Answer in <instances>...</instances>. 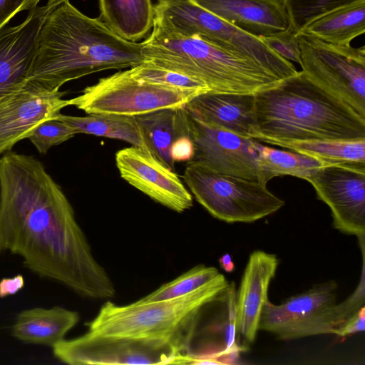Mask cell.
<instances>
[{"instance_id":"1","label":"cell","mask_w":365,"mask_h":365,"mask_svg":"<svg viewBox=\"0 0 365 365\" xmlns=\"http://www.w3.org/2000/svg\"><path fill=\"white\" fill-rule=\"evenodd\" d=\"M5 252L81 297L115 295L62 188L38 160L9 151L0 158V255Z\"/></svg>"},{"instance_id":"2","label":"cell","mask_w":365,"mask_h":365,"mask_svg":"<svg viewBox=\"0 0 365 365\" xmlns=\"http://www.w3.org/2000/svg\"><path fill=\"white\" fill-rule=\"evenodd\" d=\"M143 61L141 43L122 38L100 18L85 15L70 0H60L40 31L29 81L58 91L68 81Z\"/></svg>"},{"instance_id":"3","label":"cell","mask_w":365,"mask_h":365,"mask_svg":"<svg viewBox=\"0 0 365 365\" xmlns=\"http://www.w3.org/2000/svg\"><path fill=\"white\" fill-rule=\"evenodd\" d=\"M251 138L276 145L365 140V118L301 71L255 94Z\"/></svg>"},{"instance_id":"4","label":"cell","mask_w":365,"mask_h":365,"mask_svg":"<svg viewBox=\"0 0 365 365\" xmlns=\"http://www.w3.org/2000/svg\"><path fill=\"white\" fill-rule=\"evenodd\" d=\"M141 43L143 61L188 76L209 91L255 94L282 79L255 61L198 36L174 34L153 24Z\"/></svg>"},{"instance_id":"5","label":"cell","mask_w":365,"mask_h":365,"mask_svg":"<svg viewBox=\"0 0 365 365\" xmlns=\"http://www.w3.org/2000/svg\"><path fill=\"white\" fill-rule=\"evenodd\" d=\"M229 282L220 273L200 288L173 299L135 301L123 306L107 301L96 317L86 323L88 331L103 336L172 339L189 346L202 309Z\"/></svg>"},{"instance_id":"6","label":"cell","mask_w":365,"mask_h":365,"mask_svg":"<svg viewBox=\"0 0 365 365\" xmlns=\"http://www.w3.org/2000/svg\"><path fill=\"white\" fill-rule=\"evenodd\" d=\"M336 282L329 280L292 296L280 304L267 299L262 310L259 329L283 340L336 334L344 322L364 306V263L358 287L340 304L336 301Z\"/></svg>"},{"instance_id":"7","label":"cell","mask_w":365,"mask_h":365,"mask_svg":"<svg viewBox=\"0 0 365 365\" xmlns=\"http://www.w3.org/2000/svg\"><path fill=\"white\" fill-rule=\"evenodd\" d=\"M153 24L182 36H198L248 58L284 80L297 73L293 63L277 54L262 41L228 24L194 0H158Z\"/></svg>"},{"instance_id":"8","label":"cell","mask_w":365,"mask_h":365,"mask_svg":"<svg viewBox=\"0 0 365 365\" xmlns=\"http://www.w3.org/2000/svg\"><path fill=\"white\" fill-rule=\"evenodd\" d=\"M183 179L192 195L212 217L228 223L255 222L285 204L267 185L214 173L190 162Z\"/></svg>"},{"instance_id":"9","label":"cell","mask_w":365,"mask_h":365,"mask_svg":"<svg viewBox=\"0 0 365 365\" xmlns=\"http://www.w3.org/2000/svg\"><path fill=\"white\" fill-rule=\"evenodd\" d=\"M189 346L177 340L141 339L87 333L63 339L52 347L53 356L69 365L180 364Z\"/></svg>"},{"instance_id":"10","label":"cell","mask_w":365,"mask_h":365,"mask_svg":"<svg viewBox=\"0 0 365 365\" xmlns=\"http://www.w3.org/2000/svg\"><path fill=\"white\" fill-rule=\"evenodd\" d=\"M199 94L143 82L125 70L98 79L68 101L70 106L87 114L135 117L160 109L185 107Z\"/></svg>"},{"instance_id":"11","label":"cell","mask_w":365,"mask_h":365,"mask_svg":"<svg viewBox=\"0 0 365 365\" xmlns=\"http://www.w3.org/2000/svg\"><path fill=\"white\" fill-rule=\"evenodd\" d=\"M302 71L365 118V47L336 45L297 32Z\"/></svg>"},{"instance_id":"12","label":"cell","mask_w":365,"mask_h":365,"mask_svg":"<svg viewBox=\"0 0 365 365\" xmlns=\"http://www.w3.org/2000/svg\"><path fill=\"white\" fill-rule=\"evenodd\" d=\"M187 115L195 149L189 162L214 173L267 185L259 165L257 140L205 124L188 112Z\"/></svg>"},{"instance_id":"13","label":"cell","mask_w":365,"mask_h":365,"mask_svg":"<svg viewBox=\"0 0 365 365\" xmlns=\"http://www.w3.org/2000/svg\"><path fill=\"white\" fill-rule=\"evenodd\" d=\"M305 180L331 210L334 227L358 238L365 235V163L325 165Z\"/></svg>"},{"instance_id":"14","label":"cell","mask_w":365,"mask_h":365,"mask_svg":"<svg viewBox=\"0 0 365 365\" xmlns=\"http://www.w3.org/2000/svg\"><path fill=\"white\" fill-rule=\"evenodd\" d=\"M59 1L48 0L20 24L0 29V107L29 82L40 31Z\"/></svg>"},{"instance_id":"15","label":"cell","mask_w":365,"mask_h":365,"mask_svg":"<svg viewBox=\"0 0 365 365\" xmlns=\"http://www.w3.org/2000/svg\"><path fill=\"white\" fill-rule=\"evenodd\" d=\"M120 177L155 202L182 212L193 205L192 195L175 171L151 153L131 146L115 153Z\"/></svg>"},{"instance_id":"16","label":"cell","mask_w":365,"mask_h":365,"mask_svg":"<svg viewBox=\"0 0 365 365\" xmlns=\"http://www.w3.org/2000/svg\"><path fill=\"white\" fill-rule=\"evenodd\" d=\"M65 92L27 84L0 107V154L9 151L21 140L28 138L40 123L56 118L70 106Z\"/></svg>"},{"instance_id":"17","label":"cell","mask_w":365,"mask_h":365,"mask_svg":"<svg viewBox=\"0 0 365 365\" xmlns=\"http://www.w3.org/2000/svg\"><path fill=\"white\" fill-rule=\"evenodd\" d=\"M279 260L275 255L262 250L252 252L236 295V335L238 345L246 351L259 330L263 306Z\"/></svg>"},{"instance_id":"18","label":"cell","mask_w":365,"mask_h":365,"mask_svg":"<svg viewBox=\"0 0 365 365\" xmlns=\"http://www.w3.org/2000/svg\"><path fill=\"white\" fill-rule=\"evenodd\" d=\"M220 19L255 37L287 30L290 21L284 0H194Z\"/></svg>"},{"instance_id":"19","label":"cell","mask_w":365,"mask_h":365,"mask_svg":"<svg viewBox=\"0 0 365 365\" xmlns=\"http://www.w3.org/2000/svg\"><path fill=\"white\" fill-rule=\"evenodd\" d=\"M254 104L255 94L207 91L185 108L205 124L252 138Z\"/></svg>"},{"instance_id":"20","label":"cell","mask_w":365,"mask_h":365,"mask_svg":"<svg viewBox=\"0 0 365 365\" xmlns=\"http://www.w3.org/2000/svg\"><path fill=\"white\" fill-rule=\"evenodd\" d=\"M79 320L77 312L59 306L26 309L16 315L11 335L24 343L52 348L65 339Z\"/></svg>"},{"instance_id":"21","label":"cell","mask_w":365,"mask_h":365,"mask_svg":"<svg viewBox=\"0 0 365 365\" xmlns=\"http://www.w3.org/2000/svg\"><path fill=\"white\" fill-rule=\"evenodd\" d=\"M153 155L175 171L170 148L182 135H190L188 115L185 107L155 110L135 116Z\"/></svg>"},{"instance_id":"22","label":"cell","mask_w":365,"mask_h":365,"mask_svg":"<svg viewBox=\"0 0 365 365\" xmlns=\"http://www.w3.org/2000/svg\"><path fill=\"white\" fill-rule=\"evenodd\" d=\"M100 19L116 35L135 42L153 27L151 0H98Z\"/></svg>"},{"instance_id":"23","label":"cell","mask_w":365,"mask_h":365,"mask_svg":"<svg viewBox=\"0 0 365 365\" xmlns=\"http://www.w3.org/2000/svg\"><path fill=\"white\" fill-rule=\"evenodd\" d=\"M299 32L333 44L351 45L354 39L365 32V0L326 13Z\"/></svg>"},{"instance_id":"24","label":"cell","mask_w":365,"mask_h":365,"mask_svg":"<svg viewBox=\"0 0 365 365\" xmlns=\"http://www.w3.org/2000/svg\"><path fill=\"white\" fill-rule=\"evenodd\" d=\"M54 119L68 124L77 134L84 133L123 140L151 153L135 117L96 113L73 116L59 113Z\"/></svg>"},{"instance_id":"25","label":"cell","mask_w":365,"mask_h":365,"mask_svg":"<svg viewBox=\"0 0 365 365\" xmlns=\"http://www.w3.org/2000/svg\"><path fill=\"white\" fill-rule=\"evenodd\" d=\"M257 148L266 184L273 178L282 175H291L305 180L316 170L327 165L317 158L296 152L273 148L259 142Z\"/></svg>"},{"instance_id":"26","label":"cell","mask_w":365,"mask_h":365,"mask_svg":"<svg viewBox=\"0 0 365 365\" xmlns=\"http://www.w3.org/2000/svg\"><path fill=\"white\" fill-rule=\"evenodd\" d=\"M278 146L317 158L327 165L365 163V140L292 141Z\"/></svg>"},{"instance_id":"27","label":"cell","mask_w":365,"mask_h":365,"mask_svg":"<svg viewBox=\"0 0 365 365\" xmlns=\"http://www.w3.org/2000/svg\"><path fill=\"white\" fill-rule=\"evenodd\" d=\"M219 274L217 269L214 267L199 264L175 279L162 284L138 301L151 302L176 298L200 288L212 281Z\"/></svg>"},{"instance_id":"28","label":"cell","mask_w":365,"mask_h":365,"mask_svg":"<svg viewBox=\"0 0 365 365\" xmlns=\"http://www.w3.org/2000/svg\"><path fill=\"white\" fill-rule=\"evenodd\" d=\"M127 71L139 81L157 86L200 93L209 91L204 84L188 76L146 61L129 68Z\"/></svg>"},{"instance_id":"29","label":"cell","mask_w":365,"mask_h":365,"mask_svg":"<svg viewBox=\"0 0 365 365\" xmlns=\"http://www.w3.org/2000/svg\"><path fill=\"white\" fill-rule=\"evenodd\" d=\"M361 0H284L291 28L297 33L320 16Z\"/></svg>"},{"instance_id":"30","label":"cell","mask_w":365,"mask_h":365,"mask_svg":"<svg viewBox=\"0 0 365 365\" xmlns=\"http://www.w3.org/2000/svg\"><path fill=\"white\" fill-rule=\"evenodd\" d=\"M76 132L68 124L57 119L46 120L37 125L28 138L40 153L75 136Z\"/></svg>"},{"instance_id":"31","label":"cell","mask_w":365,"mask_h":365,"mask_svg":"<svg viewBox=\"0 0 365 365\" xmlns=\"http://www.w3.org/2000/svg\"><path fill=\"white\" fill-rule=\"evenodd\" d=\"M297 34L290 26L285 31L259 38L282 58L299 64L300 48Z\"/></svg>"},{"instance_id":"32","label":"cell","mask_w":365,"mask_h":365,"mask_svg":"<svg viewBox=\"0 0 365 365\" xmlns=\"http://www.w3.org/2000/svg\"><path fill=\"white\" fill-rule=\"evenodd\" d=\"M41 0H0V29L18 13L31 11Z\"/></svg>"},{"instance_id":"33","label":"cell","mask_w":365,"mask_h":365,"mask_svg":"<svg viewBox=\"0 0 365 365\" xmlns=\"http://www.w3.org/2000/svg\"><path fill=\"white\" fill-rule=\"evenodd\" d=\"M194 153V144L190 135L179 137L170 148V156L175 163L190 161Z\"/></svg>"},{"instance_id":"34","label":"cell","mask_w":365,"mask_h":365,"mask_svg":"<svg viewBox=\"0 0 365 365\" xmlns=\"http://www.w3.org/2000/svg\"><path fill=\"white\" fill-rule=\"evenodd\" d=\"M364 329L365 307L363 306L344 322L339 329L336 335L340 337H346L359 332H363Z\"/></svg>"},{"instance_id":"35","label":"cell","mask_w":365,"mask_h":365,"mask_svg":"<svg viewBox=\"0 0 365 365\" xmlns=\"http://www.w3.org/2000/svg\"><path fill=\"white\" fill-rule=\"evenodd\" d=\"M25 285V279L19 274L12 277H4L0 279V298L14 295L21 291Z\"/></svg>"},{"instance_id":"36","label":"cell","mask_w":365,"mask_h":365,"mask_svg":"<svg viewBox=\"0 0 365 365\" xmlns=\"http://www.w3.org/2000/svg\"><path fill=\"white\" fill-rule=\"evenodd\" d=\"M219 264L220 267L227 272H231L235 269L234 262L229 254L222 255L219 259Z\"/></svg>"}]
</instances>
